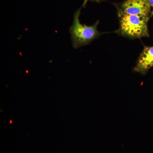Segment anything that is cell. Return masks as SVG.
<instances>
[{"label":"cell","mask_w":153,"mask_h":153,"mask_svg":"<svg viewBox=\"0 0 153 153\" xmlns=\"http://www.w3.org/2000/svg\"><path fill=\"white\" fill-rule=\"evenodd\" d=\"M152 67L153 46L145 47L137 60L136 64L134 68V71L144 74Z\"/></svg>","instance_id":"cell-4"},{"label":"cell","mask_w":153,"mask_h":153,"mask_svg":"<svg viewBox=\"0 0 153 153\" xmlns=\"http://www.w3.org/2000/svg\"><path fill=\"white\" fill-rule=\"evenodd\" d=\"M151 13L149 0H126L122 4L118 15H137L150 19Z\"/></svg>","instance_id":"cell-3"},{"label":"cell","mask_w":153,"mask_h":153,"mask_svg":"<svg viewBox=\"0 0 153 153\" xmlns=\"http://www.w3.org/2000/svg\"><path fill=\"white\" fill-rule=\"evenodd\" d=\"M92 1L100 3V2L102 1H104V0H84V3H83V5H82V7H85V4H86V3L88 1Z\"/></svg>","instance_id":"cell-5"},{"label":"cell","mask_w":153,"mask_h":153,"mask_svg":"<svg viewBox=\"0 0 153 153\" xmlns=\"http://www.w3.org/2000/svg\"><path fill=\"white\" fill-rule=\"evenodd\" d=\"M120 27L116 33L131 39L149 37V18L137 15H120Z\"/></svg>","instance_id":"cell-2"},{"label":"cell","mask_w":153,"mask_h":153,"mask_svg":"<svg viewBox=\"0 0 153 153\" xmlns=\"http://www.w3.org/2000/svg\"><path fill=\"white\" fill-rule=\"evenodd\" d=\"M151 8H152V13H151V17L153 16V0H149Z\"/></svg>","instance_id":"cell-6"},{"label":"cell","mask_w":153,"mask_h":153,"mask_svg":"<svg viewBox=\"0 0 153 153\" xmlns=\"http://www.w3.org/2000/svg\"><path fill=\"white\" fill-rule=\"evenodd\" d=\"M81 9H78L74 13L73 24L69 28L72 46L74 49L90 44L94 40L104 34L97 30L99 21H97L91 26L82 25L80 23L79 17Z\"/></svg>","instance_id":"cell-1"}]
</instances>
